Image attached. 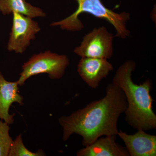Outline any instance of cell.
I'll return each instance as SVG.
<instances>
[{
	"label": "cell",
	"mask_w": 156,
	"mask_h": 156,
	"mask_svg": "<svg viewBox=\"0 0 156 156\" xmlns=\"http://www.w3.org/2000/svg\"><path fill=\"white\" fill-rule=\"evenodd\" d=\"M18 82H9L0 71V120L9 125L14 123L15 114H10L9 109L12 104L23 105V98L19 93Z\"/></svg>",
	"instance_id": "9c48e42d"
},
{
	"label": "cell",
	"mask_w": 156,
	"mask_h": 156,
	"mask_svg": "<svg viewBox=\"0 0 156 156\" xmlns=\"http://www.w3.org/2000/svg\"><path fill=\"white\" fill-rule=\"evenodd\" d=\"M78 8L75 12L66 18L50 25L59 26L62 29L78 31L83 28L79 16L83 13H89L100 19L105 20L114 27L115 36L126 39L130 36V32L126 27V23L130 19V14L126 12L117 13L106 8L101 0H76Z\"/></svg>",
	"instance_id": "3957f363"
},
{
	"label": "cell",
	"mask_w": 156,
	"mask_h": 156,
	"mask_svg": "<svg viewBox=\"0 0 156 156\" xmlns=\"http://www.w3.org/2000/svg\"><path fill=\"white\" fill-rule=\"evenodd\" d=\"M13 23L7 49L9 51L23 53L29 46L30 41L41 30L38 23L32 18L13 12Z\"/></svg>",
	"instance_id": "8992f818"
},
{
	"label": "cell",
	"mask_w": 156,
	"mask_h": 156,
	"mask_svg": "<svg viewBox=\"0 0 156 156\" xmlns=\"http://www.w3.org/2000/svg\"><path fill=\"white\" fill-rule=\"evenodd\" d=\"M8 123L0 120V156H9L13 139L9 134L10 127Z\"/></svg>",
	"instance_id": "4fadbf2b"
},
{
	"label": "cell",
	"mask_w": 156,
	"mask_h": 156,
	"mask_svg": "<svg viewBox=\"0 0 156 156\" xmlns=\"http://www.w3.org/2000/svg\"><path fill=\"white\" fill-rule=\"evenodd\" d=\"M74 52L82 57L108 59L113 55V35L105 27L94 28L85 36Z\"/></svg>",
	"instance_id": "5b68a950"
},
{
	"label": "cell",
	"mask_w": 156,
	"mask_h": 156,
	"mask_svg": "<svg viewBox=\"0 0 156 156\" xmlns=\"http://www.w3.org/2000/svg\"><path fill=\"white\" fill-rule=\"evenodd\" d=\"M0 11L4 15L17 12L32 19L46 15L42 9L32 5L26 0H0Z\"/></svg>",
	"instance_id": "8fae6325"
},
{
	"label": "cell",
	"mask_w": 156,
	"mask_h": 156,
	"mask_svg": "<svg viewBox=\"0 0 156 156\" xmlns=\"http://www.w3.org/2000/svg\"><path fill=\"white\" fill-rule=\"evenodd\" d=\"M135 68L134 61H126L117 69L112 83L121 88L126 96L127 107L124 113L128 125L137 130L155 129L156 115L153 110L150 93L152 83L148 79L142 84H135L132 79Z\"/></svg>",
	"instance_id": "7a4b0ae2"
},
{
	"label": "cell",
	"mask_w": 156,
	"mask_h": 156,
	"mask_svg": "<svg viewBox=\"0 0 156 156\" xmlns=\"http://www.w3.org/2000/svg\"><path fill=\"white\" fill-rule=\"evenodd\" d=\"M117 135L100 137L78 151L77 156H129L127 149L116 141Z\"/></svg>",
	"instance_id": "30bf717a"
},
{
	"label": "cell",
	"mask_w": 156,
	"mask_h": 156,
	"mask_svg": "<svg viewBox=\"0 0 156 156\" xmlns=\"http://www.w3.org/2000/svg\"><path fill=\"white\" fill-rule=\"evenodd\" d=\"M46 156V154L42 150L38 151L37 152H33L29 150L23 144L21 134H20L13 140L9 154V156Z\"/></svg>",
	"instance_id": "7c38bea8"
},
{
	"label": "cell",
	"mask_w": 156,
	"mask_h": 156,
	"mask_svg": "<svg viewBox=\"0 0 156 156\" xmlns=\"http://www.w3.org/2000/svg\"><path fill=\"white\" fill-rule=\"evenodd\" d=\"M113 69L107 59L82 57L78 63L77 71L89 87L96 89L101 82Z\"/></svg>",
	"instance_id": "52a82bcc"
},
{
	"label": "cell",
	"mask_w": 156,
	"mask_h": 156,
	"mask_svg": "<svg viewBox=\"0 0 156 156\" xmlns=\"http://www.w3.org/2000/svg\"><path fill=\"white\" fill-rule=\"evenodd\" d=\"M69 63L67 56L49 50L35 54L23 65L22 72L17 81L18 85L23 86L29 78L40 74H48L52 80L60 79L64 76Z\"/></svg>",
	"instance_id": "277c9868"
},
{
	"label": "cell",
	"mask_w": 156,
	"mask_h": 156,
	"mask_svg": "<svg viewBox=\"0 0 156 156\" xmlns=\"http://www.w3.org/2000/svg\"><path fill=\"white\" fill-rule=\"evenodd\" d=\"M118 136L123 140L129 156H156V136L147 134L143 130H137L128 134L120 130Z\"/></svg>",
	"instance_id": "ba28073f"
},
{
	"label": "cell",
	"mask_w": 156,
	"mask_h": 156,
	"mask_svg": "<svg viewBox=\"0 0 156 156\" xmlns=\"http://www.w3.org/2000/svg\"><path fill=\"white\" fill-rule=\"evenodd\" d=\"M127 107L122 89L113 83L108 85L104 97L90 102L68 116H62L58 123L62 128V140L66 141L73 134L83 138L84 147L103 136L118 135V121Z\"/></svg>",
	"instance_id": "6da1fadb"
}]
</instances>
